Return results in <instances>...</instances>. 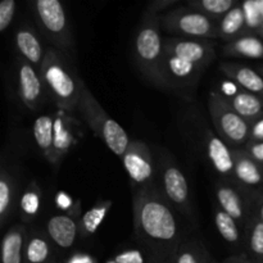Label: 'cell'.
Returning <instances> with one entry per match:
<instances>
[{"label":"cell","instance_id":"obj_42","mask_svg":"<svg viewBox=\"0 0 263 263\" xmlns=\"http://www.w3.org/2000/svg\"><path fill=\"white\" fill-rule=\"evenodd\" d=\"M223 263H259L252 259L248 254H239V256H233L226 259Z\"/></svg>","mask_w":263,"mask_h":263},{"label":"cell","instance_id":"obj_38","mask_svg":"<svg viewBox=\"0 0 263 263\" xmlns=\"http://www.w3.org/2000/svg\"><path fill=\"white\" fill-rule=\"evenodd\" d=\"M175 4H177V0H154L151 4L146 7L145 13H151V14L159 15V13L170 12L172 7H175Z\"/></svg>","mask_w":263,"mask_h":263},{"label":"cell","instance_id":"obj_2","mask_svg":"<svg viewBox=\"0 0 263 263\" xmlns=\"http://www.w3.org/2000/svg\"><path fill=\"white\" fill-rule=\"evenodd\" d=\"M46 95L66 112H74L79 105L82 90L86 85L81 81L66 57L58 49H48L40 68Z\"/></svg>","mask_w":263,"mask_h":263},{"label":"cell","instance_id":"obj_41","mask_svg":"<svg viewBox=\"0 0 263 263\" xmlns=\"http://www.w3.org/2000/svg\"><path fill=\"white\" fill-rule=\"evenodd\" d=\"M253 199V215L263 222V194L252 195Z\"/></svg>","mask_w":263,"mask_h":263},{"label":"cell","instance_id":"obj_39","mask_svg":"<svg viewBox=\"0 0 263 263\" xmlns=\"http://www.w3.org/2000/svg\"><path fill=\"white\" fill-rule=\"evenodd\" d=\"M63 263H98V261L91 254L84 253V252H76L72 256H69Z\"/></svg>","mask_w":263,"mask_h":263},{"label":"cell","instance_id":"obj_19","mask_svg":"<svg viewBox=\"0 0 263 263\" xmlns=\"http://www.w3.org/2000/svg\"><path fill=\"white\" fill-rule=\"evenodd\" d=\"M220 71L239 89L263 98V76L259 71L235 62H222Z\"/></svg>","mask_w":263,"mask_h":263},{"label":"cell","instance_id":"obj_12","mask_svg":"<svg viewBox=\"0 0 263 263\" xmlns=\"http://www.w3.org/2000/svg\"><path fill=\"white\" fill-rule=\"evenodd\" d=\"M164 53L192 62L205 69L215 59L216 49L212 40L170 37L164 40Z\"/></svg>","mask_w":263,"mask_h":263},{"label":"cell","instance_id":"obj_25","mask_svg":"<svg viewBox=\"0 0 263 263\" xmlns=\"http://www.w3.org/2000/svg\"><path fill=\"white\" fill-rule=\"evenodd\" d=\"M218 33L220 39L228 43L249 33L243 4L238 3L236 7H234L225 17L218 21Z\"/></svg>","mask_w":263,"mask_h":263},{"label":"cell","instance_id":"obj_36","mask_svg":"<svg viewBox=\"0 0 263 263\" xmlns=\"http://www.w3.org/2000/svg\"><path fill=\"white\" fill-rule=\"evenodd\" d=\"M79 203L80 200H74L71 195L64 192L57 193L55 195V205L62 211V213L72 212L79 205Z\"/></svg>","mask_w":263,"mask_h":263},{"label":"cell","instance_id":"obj_31","mask_svg":"<svg viewBox=\"0 0 263 263\" xmlns=\"http://www.w3.org/2000/svg\"><path fill=\"white\" fill-rule=\"evenodd\" d=\"M246 244L248 256L263 263V222L254 215L246 228Z\"/></svg>","mask_w":263,"mask_h":263},{"label":"cell","instance_id":"obj_5","mask_svg":"<svg viewBox=\"0 0 263 263\" xmlns=\"http://www.w3.org/2000/svg\"><path fill=\"white\" fill-rule=\"evenodd\" d=\"M208 109L215 133L234 151L243 149L251 139V123L231 108L222 92H211Z\"/></svg>","mask_w":263,"mask_h":263},{"label":"cell","instance_id":"obj_16","mask_svg":"<svg viewBox=\"0 0 263 263\" xmlns=\"http://www.w3.org/2000/svg\"><path fill=\"white\" fill-rule=\"evenodd\" d=\"M205 153L216 174L221 180L234 182V167H235V154L215 131L207 128L204 134Z\"/></svg>","mask_w":263,"mask_h":263},{"label":"cell","instance_id":"obj_7","mask_svg":"<svg viewBox=\"0 0 263 263\" xmlns=\"http://www.w3.org/2000/svg\"><path fill=\"white\" fill-rule=\"evenodd\" d=\"M33 13L41 33L58 50L69 49L73 44L72 27L64 5L59 0H36Z\"/></svg>","mask_w":263,"mask_h":263},{"label":"cell","instance_id":"obj_43","mask_svg":"<svg viewBox=\"0 0 263 263\" xmlns=\"http://www.w3.org/2000/svg\"><path fill=\"white\" fill-rule=\"evenodd\" d=\"M105 263H118V262H116L115 259L112 258V259H109V261H107V262H105Z\"/></svg>","mask_w":263,"mask_h":263},{"label":"cell","instance_id":"obj_32","mask_svg":"<svg viewBox=\"0 0 263 263\" xmlns=\"http://www.w3.org/2000/svg\"><path fill=\"white\" fill-rule=\"evenodd\" d=\"M236 5L238 3L235 0H190L187 2V7L199 10L200 13L208 15L217 22Z\"/></svg>","mask_w":263,"mask_h":263},{"label":"cell","instance_id":"obj_44","mask_svg":"<svg viewBox=\"0 0 263 263\" xmlns=\"http://www.w3.org/2000/svg\"><path fill=\"white\" fill-rule=\"evenodd\" d=\"M259 72H261V73H262V76H263V66L261 67V68H259Z\"/></svg>","mask_w":263,"mask_h":263},{"label":"cell","instance_id":"obj_37","mask_svg":"<svg viewBox=\"0 0 263 263\" xmlns=\"http://www.w3.org/2000/svg\"><path fill=\"white\" fill-rule=\"evenodd\" d=\"M241 151L246 152L247 156H249L253 161H256L257 163L263 166V141L249 140Z\"/></svg>","mask_w":263,"mask_h":263},{"label":"cell","instance_id":"obj_17","mask_svg":"<svg viewBox=\"0 0 263 263\" xmlns=\"http://www.w3.org/2000/svg\"><path fill=\"white\" fill-rule=\"evenodd\" d=\"M234 182L249 194H256L263 187V166L247 156L241 149L234 151Z\"/></svg>","mask_w":263,"mask_h":263},{"label":"cell","instance_id":"obj_21","mask_svg":"<svg viewBox=\"0 0 263 263\" xmlns=\"http://www.w3.org/2000/svg\"><path fill=\"white\" fill-rule=\"evenodd\" d=\"M27 233L25 225H13L8 229L2 241V263H25Z\"/></svg>","mask_w":263,"mask_h":263},{"label":"cell","instance_id":"obj_4","mask_svg":"<svg viewBox=\"0 0 263 263\" xmlns=\"http://www.w3.org/2000/svg\"><path fill=\"white\" fill-rule=\"evenodd\" d=\"M77 110L81 113L86 125L100 140L104 141L109 151L122 158L131 143L127 133L121 127L120 123L107 115L94 94L86 86L82 90Z\"/></svg>","mask_w":263,"mask_h":263},{"label":"cell","instance_id":"obj_40","mask_svg":"<svg viewBox=\"0 0 263 263\" xmlns=\"http://www.w3.org/2000/svg\"><path fill=\"white\" fill-rule=\"evenodd\" d=\"M251 141H263V117L251 123Z\"/></svg>","mask_w":263,"mask_h":263},{"label":"cell","instance_id":"obj_8","mask_svg":"<svg viewBox=\"0 0 263 263\" xmlns=\"http://www.w3.org/2000/svg\"><path fill=\"white\" fill-rule=\"evenodd\" d=\"M157 171L158 186L170 204L182 215H192V198L186 176L170 154H159Z\"/></svg>","mask_w":263,"mask_h":263},{"label":"cell","instance_id":"obj_20","mask_svg":"<svg viewBox=\"0 0 263 263\" xmlns=\"http://www.w3.org/2000/svg\"><path fill=\"white\" fill-rule=\"evenodd\" d=\"M15 46H17L18 53L22 55V59L40 71L44 59H45L46 50H44L37 33L32 28L27 26L18 28L15 32Z\"/></svg>","mask_w":263,"mask_h":263},{"label":"cell","instance_id":"obj_13","mask_svg":"<svg viewBox=\"0 0 263 263\" xmlns=\"http://www.w3.org/2000/svg\"><path fill=\"white\" fill-rule=\"evenodd\" d=\"M204 68L192 62L164 53L161 67L162 86L172 89H186L198 82Z\"/></svg>","mask_w":263,"mask_h":263},{"label":"cell","instance_id":"obj_23","mask_svg":"<svg viewBox=\"0 0 263 263\" xmlns=\"http://www.w3.org/2000/svg\"><path fill=\"white\" fill-rule=\"evenodd\" d=\"M223 54L228 57L248 59H263V39L247 33L223 46Z\"/></svg>","mask_w":263,"mask_h":263},{"label":"cell","instance_id":"obj_11","mask_svg":"<svg viewBox=\"0 0 263 263\" xmlns=\"http://www.w3.org/2000/svg\"><path fill=\"white\" fill-rule=\"evenodd\" d=\"M82 139V126L72 113L58 109L54 113V145L51 164H58Z\"/></svg>","mask_w":263,"mask_h":263},{"label":"cell","instance_id":"obj_1","mask_svg":"<svg viewBox=\"0 0 263 263\" xmlns=\"http://www.w3.org/2000/svg\"><path fill=\"white\" fill-rule=\"evenodd\" d=\"M133 212L136 241L148 263H175L184 238L175 208L158 182L134 193Z\"/></svg>","mask_w":263,"mask_h":263},{"label":"cell","instance_id":"obj_30","mask_svg":"<svg viewBox=\"0 0 263 263\" xmlns=\"http://www.w3.org/2000/svg\"><path fill=\"white\" fill-rule=\"evenodd\" d=\"M210 252L199 240H184L177 251L175 263H211Z\"/></svg>","mask_w":263,"mask_h":263},{"label":"cell","instance_id":"obj_35","mask_svg":"<svg viewBox=\"0 0 263 263\" xmlns=\"http://www.w3.org/2000/svg\"><path fill=\"white\" fill-rule=\"evenodd\" d=\"M118 263H148L146 254L141 249H127L113 257Z\"/></svg>","mask_w":263,"mask_h":263},{"label":"cell","instance_id":"obj_18","mask_svg":"<svg viewBox=\"0 0 263 263\" xmlns=\"http://www.w3.org/2000/svg\"><path fill=\"white\" fill-rule=\"evenodd\" d=\"M25 263H58L57 247L45 230H28L25 244Z\"/></svg>","mask_w":263,"mask_h":263},{"label":"cell","instance_id":"obj_14","mask_svg":"<svg viewBox=\"0 0 263 263\" xmlns=\"http://www.w3.org/2000/svg\"><path fill=\"white\" fill-rule=\"evenodd\" d=\"M80 203L72 212L58 213L46 221L45 233L59 251H68L80 236Z\"/></svg>","mask_w":263,"mask_h":263},{"label":"cell","instance_id":"obj_29","mask_svg":"<svg viewBox=\"0 0 263 263\" xmlns=\"http://www.w3.org/2000/svg\"><path fill=\"white\" fill-rule=\"evenodd\" d=\"M213 220H215V225L218 233L226 243L231 244V246H239L241 243V240H243L241 225L235 218L223 212L221 208L216 207L215 213H213Z\"/></svg>","mask_w":263,"mask_h":263},{"label":"cell","instance_id":"obj_26","mask_svg":"<svg viewBox=\"0 0 263 263\" xmlns=\"http://www.w3.org/2000/svg\"><path fill=\"white\" fill-rule=\"evenodd\" d=\"M32 133L39 151L50 163L54 145V115H41L33 121Z\"/></svg>","mask_w":263,"mask_h":263},{"label":"cell","instance_id":"obj_3","mask_svg":"<svg viewBox=\"0 0 263 263\" xmlns=\"http://www.w3.org/2000/svg\"><path fill=\"white\" fill-rule=\"evenodd\" d=\"M161 28V15L145 13L134 39L136 66L141 74L157 86H162L161 67L164 58V40Z\"/></svg>","mask_w":263,"mask_h":263},{"label":"cell","instance_id":"obj_10","mask_svg":"<svg viewBox=\"0 0 263 263\" xmlns=\"http://www.w3.org/2000/svg\"><path fill=\"white\" fill-rule=\"evenodd\" d=\"M217 207L235 218L246 230L253 217V199L249 193L233 181L220 180L215 189Z\"/></svg>","mask_w":263,"mask_h":263},{"label":"cell","instance_id":"obj_34","mask_svg":"<svg viewBox=\"0 0 263 263\" xmlns=\"http://www.w3.org/2000/svg\"><path fill=\"white\" fill-rule=\"evenodd\" d=\"M15 13L14 0H3L0 3V31L4 32L12 23Z\"/></svg>","mask_w":263,"mask_h":263},{"label":"cell","instance_id":"obj_28","mask_svg":"<svg viewBox=\"0 0 263 263\" xmlns=\"http://www.w3.org/2000/svg\"><path fill=\"white\" fill-rule=\"evenodd\" d=\"M112 200H102L82 213L80 217V236L81 238H90L97 233L99 226L104 221L105 216L112 208Z\"/></svg>","mask_w":263,"mask_h":263},{"label":"cell","instance_id":"obj_24","mask_svg":"<svg viewBox=\"0 0 263 263\" xmlns=\"http://www.w3.org/2000/svg\"><path fill=\"white\" fill-rule=\"evenodd\" d=\"M17 184L12 172L3 167L0 172V226L4 228L15 208Z\"/></svg>","mask_w":263,"mask_h":263},{"label":"cell","instance_id":"obj_22","mask_svg":"<svg viewBox=\"0 0 263 263\" xmlns=\"http://www.w3.org/2000/svg\"><path fill=\"white\" fill-rule=\"evenodd\" d=\"M226 99L231 108L249 123L263 117V98L259 95L239 89L231 97H226Z\"/></svg>","mask_w":263,"mask_h":263},{"label":"cell","instance_id":"obj_15","mask_svg":"<svg viewBox=\"0 0 263 263\" xmlns=\"http://www.w3.org/2000/svg\"><path fill=\"white\" fill-rule=\"evenodd\" d=\"M18 95L30 110H37L46 95L40 71L25 59L18 61Z\"/></svg>","mask_w":263,"mask_h":263},{"label":"cell","instance_id":"obj_27","mask_svg":"<svg viewBox=\"0 0 263 263\" xmlns=\"http://www.w3.org/2000/svg\"><path fill=\"white\" fill-rule=\"evenodd\" d=\"M43 205V192L35 180L27 185L22 193L18 211H20L21 220L25 223H31L39 216Z\"/></svg>","mask_w":263,"mask_h":263},{"label":"cell","instance_id":"obj_45","mask_svg":"<svg viewBox=\"0 0 263 263\" xmlns=\"http://www.w3.org/2000/svg\"><path fill=\"white\" fill-rule=\"evenodd\" d=\"M211 263H218V262H216L215 259H212V262H211ZM222 263H223V262H222Z\"/></svg>","mask_w":263,"mask_h":263},{"label":"cell","instance_id":"obj_33","mask_svg":"<svg viewBox=\"0 0 263 263\" xmlns=\"http://www.w3.org/2000/svg\"><path fill=\"white\" fill-rule=\"evenodd\" d=\"M243 4L244 13H246L247 27L248 32L254 35L253 32H258L262 35L263 31V17L261 9V2H247L241 3Z\"/></svg>","mask_w":263,"mask_h":263},{"label":"cell","instance_id":"obj_9","mask_svg":"<svg viewBox=\"0 0 263 263\" xmlns=\"http://www.w3.org/2000/svg\"><path fill=\"white\" fill-rule=\"evenodd\" d=\"M122 163L135 192L157 182V162L154 161L149 146L143 141H131L122 156Z\"/></svg>","mask_w":263,"mask_h":263},{"label":"cell","instance_id":"obj_6","mask_svg":"<svg viewBox=\"0 0 263 263\" xmlns=\"http://www.w3.org/2000/svg\"><path fill=\"white\" fill-rule=\"evenodd\" d=\"M161 27L179 37L216 40L220 39L218 22L190 7L171 9L161 15Z\"/></svg>","mask_w":263,"mask_h":263}]
</instances>
